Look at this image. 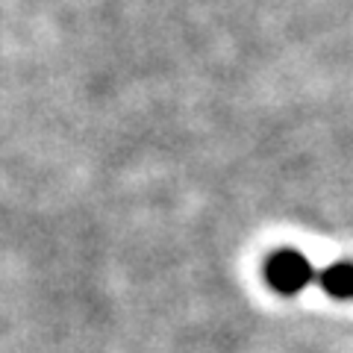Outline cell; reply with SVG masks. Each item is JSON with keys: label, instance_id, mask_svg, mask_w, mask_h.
<instances>
[{"label": "cell", "instance_id": "cell-1", "mask_svg": "<svg viewBox=\"0 0 353 353\" xmlns=\"http://www.w3.org/2000/svg\"><path fill=\"white\" fill-rule=\"evenodd\" d=\"M318 277L312 262H309L301 250L294 248H283V250H274L268 262H265V280L274 292L280 294H297L303 292L309 283Z\"/></svg>", "mask_w": 353, "mask_h": 353}, {"label": "cell", "instance_id": "cell-2", "mask_svg": "<svg viewBox=\"0 0 353 353\" xmlns=\"http://www.w3.org/2000/svg\"><path fill=\"white\" fill-rule=\"evenodd\" d=\"M321 289L336 301H353V262H336L318 274Z\"/></svg>", "mask_w": 353, "mask_h": 353}]
</instances>
